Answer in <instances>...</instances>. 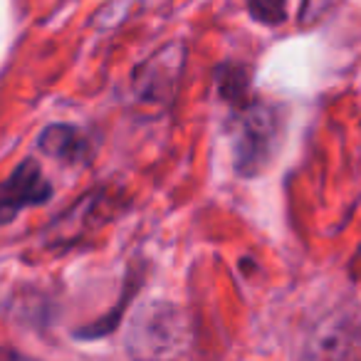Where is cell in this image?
I'll use <instances>...</instances> for the list:
<instances>
[{
  "mask_svg": "<svg viewBox=\"0 0 361 361\" xmlns=\"http://www.w3.org/2000/svg\"><path fill=\"white\" fill-rule=\"evenodd\" d=\"M186 341V317L171 302L154 300L141 305L126 329V351L134 361H173Z\"/></svg>",
  "mask_w": 361,
  "mask_h": 361,
  "instance_id": "1",
  "label": "cell"
},
{
  "mask_svg": "<svg viewBox=\"0 0 361 361\" xmlns=\"http://www.w3.org/2000/svg\"><path fill=\"white\" fill-rule=\"evenodd\" d=\"M235 109V166L243 176L265 169L280 146V119L272 106L247 99Z\"/></svg>",
  "mask_w": 361,
  "mask_h": 361,
  "instance_id": "2",
  "label": "cell"
},
{
  "mask_svg": "<svg viewBox=\"0 0 361 361\" xmlns=\"http://www.w3.org/2000/svg\"><path fill=\"white\" fill-rule=\"evenodd\" d=\"M186 65V45L169 42L159 52L141 62L134 72V92L141 102L151 104H166L176 97L178 80Z\"/></svg>",
  "mask_w": 361,
  "mask_h": 361,
  "instance_id": "3",
  "label": "cell"
},
{
  "mask_svg": "<svg viewBox=\"0 0 361 361\" xmlns=\"http://www.w3.org/2000/svg\"><path fill=\"white\" fill-rule=\"evenodd\" d=\"M52 198V186L37 161L27 159L13 169L6 180H0V226L16 221L25 208L42 206Z\"/></svg>",
  "mask_w": 361,
  "mask_h": 361,
  "instance_id": "4",
  "label": "cell"
},
{
  "mask_svg": "<svg viewBox=\"0 0 361 361\" xmlns=\"http://www.w3.org/2000/svg\"><path fill=\"white\" fill-rule=\"evenodd\" d=\"M37 144H40L42 154L67 166H85L94 156L92 141L72 124H50L40 134Z\"/></svg>",
  "mask_w": 361,
  "mask_h": 361,
  "instance_id": "5",
  "label": "cell"
},
{
  "mask_svg": "<svg viewBox=\"0 0 361 361\" xmlns=\"http://www.w3.org/2000/svg\"><path fill=\"white\" fill-rule=\"evenodd\" d=\"M247 11L262 25H280L287 18V0H247Z\"/></svg>",
  "mask_w": 361,
  "mask_h": 361,
  "instance_id": "6",
  "label": "cell"
},
{
  "mask_svg": "<svg viewBox=\"0 0 361 361\" xmlns=\"http://www.w3.org/2000/svg\"><path fill=\"white\" fill-rule=\"evenodd\" d=\"M0 361H37L27 354H20V351L11 349V346H0Z\"/></svg>",
  "mask_w": 361,
  "mask_h": 361,
  "instance_id": "7",
  "label": "cell"
}]
</instances>
